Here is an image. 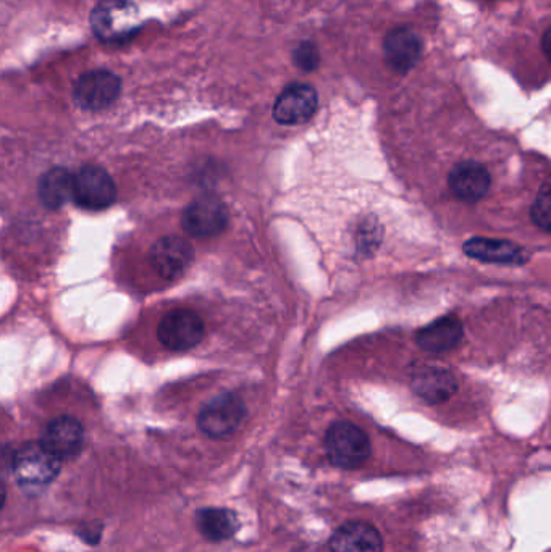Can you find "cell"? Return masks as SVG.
Here are the masks:
<instances>
[{"label":"cell","mask_w":551,"mask_h":552,"mask_svg":"<svg viewBox=\"0 0 551 552\" xmlns=\"http://www.w3.org/2000/svg\"><path fill=\"white\" fill-rule=\"evenodd\" d=\"M39 199L47 209H60L73 196V175L67 168L54 167L47 170L39 180Z\"/></svg>","instance_id":"obj_19"},{"label":"cell","mask_w":551,"mask_h":552,"mask_svg":"<svg viewBox=\"0 0 551 552\" xmlns=\"http://www.w3.org/2000/svg\"><path fill=\"white\" fill-rule=\"evenodd\" d=\"M246 406L235 393L219 394L202 407L198 415L199 430L211 438L232 435L246 419Z\"/></svg>","instance_id":"obj_3"},{"label":"cell","mask_w":551,"mask_h":552,"mask_svg":"<svg viewBox=\"0 0 551 552\" xmlns=\"http://www.w3.org/2000/svg\"><path fill=\"white\" fill-rule=\"evenodd\" d=\"M122 81L109 70H93L81 75L73 89V99L81 109L104 110L117 101Z\"/></svg>","instance_id":"obj_8"},{"label":"cell","mask_w":551,"mask_h":552,"mask_svg":"<svg viewBox=\"0 0 551 552\" xmlns=\"http://www.w3.org/2000/svg\"><path fill=\"white\" fill-rule=\"evenodd\" d=\"M194 251L186 239L178 236L160 238L151 249V264L165 280L180 278L193 262Z\"/></svg>","instance_id":"obj_13"},{"label":"cell","mask_w":551,"mask_h":552,"mask_svg":"<svg viewBox=\"0 0 551 552\" xmlns=\"http://www.w3.org/2000/svg\"><path fill=\"white\" fill-rule=\"evenodd\" d=\"M383 54L393 72L406 75L416 67L422 57V41L416 31L408 26H398L388 31L383 39Z\"/></svg>","instance_id":"obj_11"},{"label":"cell","mask_w":551,"mask_h":552,"mask_svg":"<svg viewBox=\"0 0 551 552\" xmlns=\"http://www.w3.org/2000/svg\"><path fill=\"white\" fill-rule=\"evenodd\" d=\"M199 532L209 541H227L238 533L241 523L230 509L209 507L196 514Z\"/></svg>","instance_id":"obj_18"},{"label":"cell","mask_w":551,"mask_h":552,"mask_svg":"<svg viewBox=\"0 0 551 552\" xmlns=\"http://www.w3.org/2000/svg\"><path fill=\"white\" fill-rule=\"evenodd\" d=\"M136 25L138 9L130 0H101L91 13V26L102 41H122L133 34Z\"/></svg>","instance_id":"obj_4"},{"label":"cell","mask_w":551,"mask_h":552,"mask_svg":"<svg viewBox=\"0 0 551 552\" xmlns=\"http://www.w3.org/2000/svg\"><path fill=\"white\" fill-rule=\"evenodd\" d=\"M181 226L193 238H215L227 230V207L217 197H198L181 215Z\"/></svg>","instance_id":"obj_7"},{"label":"cell","mask_w":551,"mask_h":552,"mask_svg":"<svg viewBox=\"0 0 551 552\" xmlns=\"http://www.w3.org/2000/svg\"><path fill=\"white\" fill-rule=\"evenodd\" d=\"M492 184V176L484 165L476 160H464L451 168L448 173V186L459 201L474 204L487 196Z\"/></svg>","instance_id":"obj_12"},{"label":"cell","mask_w":551,"mask_h":552,"mask_svg":"<svg viewBox=\"0 0 551 552\" xmlns=\"http://www.w3.org/2000/svg\"><path fill=\"white\" fill-rule=\"evenodd\" d=\"M325 451L330 462L343 470L361 467L371 457V441L366 431L351 422L333 423L325 435Z\"/></svg>","instance_id":"obj_1"},{"label":"cell","mask_w":551,"mask_h":552,"mask_svg":"<svg viewBox=\"0 0 551 552\" xmlns=\"http://www.w3.org/2000/svg\"><path fill=\"white\" fill-rule=\"evenodd\" d=\"M332 552H382L383 541L372 525L364 522H348L341 525L330 538Z\"/></svg>","instance_id":"obj_17"},{"label":"cell","mask_w":551,"mask_h":552,"mask_svg":"<svg viewBox=\"0 0 551 552\" xmlns=\"http://www.w3.org/2000/svg\"><path fill=\"white\" fill-rule=\"evenodd\" d=\"M62 469V460L52 456L41 443H31L23 446L15 454L13 470L18 483L26 491H41L52 481Z\"/></svg>","instance_id":"obj_2"},{"label":"cell","mask_w":551,"mask_h":552,"mask_svg":"<svg viewBox=\"0 0 551 552\" xmlns=\"http://www.w3.org/2000/svg\"><path fill=\"white\" fill-rule=\"evenodd\" d=\"M319 97L311 84L293 83L283 89L274 104L275 122L280 125H303L316 115Z\"/></svg>","instance_id":"obj_9"},{"label":"cell","mask_w":551,"mask_h":552,"mask_svg":"<svg viewBox=\"0 0 551 552\" xmlns=\"http://www.w3.org/2000/svg\"><path fill=\"white\" fill-rule=\"evenodd\" d=\"M411 389L427 404H442L458 391V380L450 368L440 364L417 365L411 375Z\"/></svg>","instance_id":"obj_10"},{"label":"cell","mask_w":551,"mask_h":552,"mask_svg":"<svg viewBox=\"0 0 551 552\" xmlns=\"http://www.w3.org/2000/svg\"><path fill=\"white\" fill-rule=\"evenodd\" d=\"M83 427L73 417H59L52 420L44 430L43 438L39 443L43 444L47 451L57 459H72L83 446Z\"/></svg>","instance_id":"obj_15"},{"label":"cell","mask_w":551,"mask_h":552,"mask_svg":"<svg viewBox=\"0 0 551 552\" xmlns=\"http://www.w3.org/2000/svg\"><path fill=\"white\" fill-rule=\"evenodd\" d=\"M72 199L86 210H106L117 199V186L104 168L85 165L73 176Z\"/></svg>","instance_id":"obj_5"},{"label":"cell","mask_w":551,"mask_h":552,"mask_svg":"<svg viewBox=\"0 0 551 552\" xmlns=\"http://www.w3.org/2000/svg\"><path fill=\"white\" fill-rule=\"evenodd\" d=\"M204 322L194 310L175 309L160 320L157 336L165 348L185 352L196 348L204 338Z\"/></svg>","instance_id":"obj_6"},{"label":"cell","mask_w":551,"mask_h":552,"mask_svg":"<svg viewBox=\"0 0 551 552\" xmlns=\"http://www.w3.org/2000/svg\"><path fill=\"white\" fill-rule=\"evenodd\" d=\"M5 498H7V490H5L4 481L0 480V511L4 507Z\"/></svg>","instance_id":"obj_23"},{"label":"cell","mask_w":551,"mask_h":552,"mask_svg":"<svg viewBox=\"0 0 551 552\" xmlns=\"http://www.w3.org/2000/svg\"><path fill=\"white\" fill-rule=\"evenodd\" d=\"M463 251L467 257L479 260L484 264L522 265L526 264L527 252L518 244L508 239L476 238L467 239L463 244Z\"/></svg>","instance_id":"obj_14"},{"label":"cell","mask_w":551,"mask_h":552,"mask_svg":"<svg viewBox=\"0 0 551 552\" xmlns=\"http://www.w3.org/2000/svg\"><path fill=\"white\" fill-rule=\"evenodd\" d=\"M463 335V325L458 318L445 315L417 331L416 343L422 351L442 354V352L453 351L456 346H459Z\"/></svg>","instance_id":"obj_16"},{"label":"cell","mask_w":551,"mask_h":552,"mask_svg":"<svg viewBox=\"0 0 551 552\" xmlns=\"http://www.w3.org/2000/svg\"><path fill=\"white\" fill-rule=\"evenodd\" d=\"M550 30H547L545 31V34H543V39H542V49H543V52H545V55H547V57H550Z\"/></svg>","instance_id":"obj_22"},{"label":"cell","mask_w":551,"mask_h":552,"mask_svg":"<svg viewBox=\"0 0 551 552\" xmlns=\"http://www.w3.org/2000/svg\"><path fill=\"white\" fill-rule=\"evenodd\" d=\"M293 62L303 72H314L320 63L319 49L311 41L299 42L293 51Z\"/></svg>","instance_id":"obj_21"},{"label":"cell","mask_w":551,"mask_h":552,"mask_svg":"<svg viewBox=\"0 0 551 552\" xmlns=\"http://www.w3.org/2000/svg\"><path fill=\"white\" fill-rule=\"evenodd\" d=\"M530 217L535 226H539L540 230H551V186L548 183L543 184L537 199H535L532 209H530Z\"/></svg>","instance_id":"obj_20"}]
</instances>
